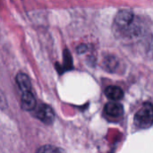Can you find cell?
Wrapping results in <instances>:
<instances>
[{
  "label": "cell",
  "mask_w": 153,
  "mask_h": 153,
  "mask_svg": "<svg viewBox=\"0 0 153 153\" xmlns=\"http://www.w3.org/2000/svg\"><path fill=\"white\" fill-rule=\"evenodd\" d=\"M21 107L25 111H32L36 108V100L31 91H23L21 98Z\"/></svg>",
  "instance_id": "5b68a950"
},
{
  "label": "cell",
  "mask_w": 153,
  "mask_h": 153,
  "mask_svg": "<svg viewBox=\"0 0 153 153\" xmlns=\"http://www.w3.org/2000/svg\"><path fill=\"white\" fill-rule=\"evenodd\" d=\"M114 25L116 30L124 36L133 37L139 34V29L134 22V14L130 10H120L115 18Z\"/></svg>",
  "instance_id": "6da1fadb"
},
{
  "label": "cell",
  "mask_w": 153,
  "mask_h": 153,
  "mask_svg": "<svg viewBox=\"0 0 153 153\" xmlns=\"http://www.w3.org/2000/svg\"><path fill=\"white\" fill-rule=\"evenodd\" d=\"M105 95L108 99L113 101H118L123 99L124 97V91L123 90L116 85H111L106 88L105 90Z\"/></svg>",
  "instance_id": "8992f818"
},
{
  "label": "cell",
  "mask_w": 153,
  "mask_h": 153,
  "mask_svg": "<svg viewBox=\"0 0 153 153\" xmlns=\"http://www.w3.org/2000/svg\"><path fill=\"white\" fill-rule=\"evenodd\" d=\"M34 113L36 118L46 125H51L55 120V112L52 108L46 104H40L37 107Z\"/></svg>",
  "instance_id": "3957f363"
},
{
  "label": "cell",
  "mask_w": 153,
  "mask_h": 153,
  "mask_svg": "<svg viewBox=\"0 0 153 153\" xmlns=\"http://www.w3.org/2000/svg\"><path fill=\"white\" fill-rule=\"evenodd\" d=\"M84 50H86V47H85V46H80V47L77 48V51H78L79 53H82Z\"/></svg>",
  "instance_id": "8fae6325"
},
{
  "label": "cell",
  "mask_w": 153,
  "mask_h": 153,
  "mask_svg": "<svg viewBox=\"0 0 153 153\" xmlns=\"http://www.w3.org/2000/svg\"><path fill=\"white\" fill-rule=\"evenodd\" d=\"M73 68V58L68 49L64 51V64H63V71L70 70Z\"/></svg>",
  "instance_id": "ba28073f"
},
{
  "label": "cell",
  "mask_w": 153,
  "mask_h": 153,
  "mask_svg": "<svg viewBox=\"0 0 153 153\" xmlns=\"http://www.w3.org/2000/svg\"><path fill=\"white\" fill-rule=\"evenodd\" d=\"M104 113L111 120H117L124 115V107L117 101H110L106 104L104 108Z\"/></svg>",
  "instance_id": "277c9868"
},
{
  "label": "cell",
  "mask_w": 153,
  "mask_h": 153,
  "mask_svg": "<svg viewBox=\"0 0 153 153\" xmlns=\"http://www.w3.org/2000/svg\"><path fill=\"white\" fill-rule=\"evenodd\" d=\"M134 125L141 129H147L153 125V105L144 103L134 115Z\"/></svg>",
  "instance_id": "7a4b0ae2"
},
{
  "label": "cell",
  "mask_w": 153,
  "mask_h": 153,
  "mask_svg": "<svg viewBox=\"0 0 153 153\" xmlns=\"http://www.w3.org/2000/svg\"><path fill=\"white\" fill-rule=\"evenodd\" d=\"M16 83L19 89L22 91V92L31 91V82L29 76L26 74L19 73L16 75Z\"/></svg>",
  "instance_id": "52a82bcc"
},
{
  "label": "cell",
  "mask_w": 153,
  "mask_h": 153,
  "mask_svg": "<svg viewBox=\"0 0 153 153\" xmlns=\"http://www.w3.org/2000/svg\"><path fill=\"white\" fill-rule=\"evenodd\" d=\"M117 67V59L114 56H108L105 59V68L108 72H114Z\"/></svg>",
  "instance_id": "9c48e42d"
},
{
  "label": "cell",
  "mask_w": 153,
  "mask_h": 153,
  "mask_svg": "<svg viewBox=\"0 0 153 153\" xmlns=\"http://www.w3.org/2000/svg\"><path fill=\"white\" fill-rule=\"evenodd\" d=\"M63 152L62 150L55 147V146H51V145H45L40 147L37 152L39 153H54V152Z\"/></svg>",
  "instance_id": "30bf717a"
}]
</instances>
